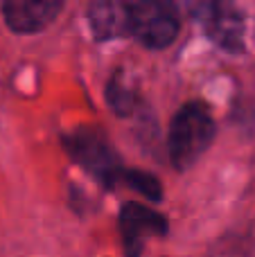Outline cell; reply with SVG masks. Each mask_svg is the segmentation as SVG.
Instances as JSON below:
<instances>
[{"instance_id": "obj_8", "label": "cell", "mask_w": 255, "mask_h": 257, "mask_svg": "<svg viewBox=\"0 0 255 257\" xmlns=\"http://www.w3.org/2000/svg\"><path fill=\"white\" fill-rule=\"evenodd\" d=\"M106 99L117 115H129L136 106V93L126 86V81L120 75L113 77L111 84L106 86Z\"/></svg>"}, {"instance_id": "obj_4", "label": "cell", "mask_w": 255, "mask_h": 257, "mask_svg": "<svg viewBox=\"0 0 255 257\" xmlns=\"http://www.w3.org/2000/svg\"><path fill=\"white\" fill-rule=\"evenodd\" d=\"M63 0H5L3 14L7 25L18 34H34L59 16Z\"/></svg>"}, {"instance_id": "obj_2", "label": "cell", "mask_w": 255, "mask_h": 257, "mask_svg": "<svg viewBox=\"0 0 255 257\" xmlns=\"http://www.w3.org/2000/svg\"><path fill=\"white\" fill-rule=\"evenodd\" d=\"M179 27V12L172 0H134L131 3L129 34H134L147 48L161 50L174 43Z\"/></svg>"}, {"instance_id": "obj_9", "label": "cell", "mask_w": 255, "mask_h": 257, "mask_svg": "<svg viewBox=\"0 0 255 257\" xmlns=\"http://www.w3.org/2000/svg\"><path fill=\"white\" fill-rule=\"evenodd\" d=\"M122 183L129 185L131 190L140 192V194L147 196V199H152V201L161 199V183L145 172H129V169H126L124 176H122Z\"/></svg>"}, {"instance_id": "obj_6", "label": "cell", "mask_w": 255, "mask_h": 257, "mask_svg": "<svg viewBox=\"0 0 255 257\" xmlns=\"http://www.w3.org/2000/svg\"><path fill=\"white\" fill-rule=\"evenodd\" d=\"M88 23L99 41L120 39L131 25V0H90Z\"/></svg>"}, {"instance_id": "obj_3", "label": "cell", "mask_w": 255, "mask_h": 257, "mask_svg": "<svg viewBox=\"0 0 255 257\" xmlns=\"http://www.w3.org/2000/svg\"><path fill=\"white\" fill-rule=\"evenodd\" d=\"M68 149L70 154L93 174L95 178H99L106 185L122 181L124 169H122L117 156L113 154V149L93 131H79L68 140Z\"/></svg>"}, {"instance_id": "obj_1", "label": "cell", "mask_w": 255, "mask_h": 257, "mask_svg": "<svg viewBox=\"0 0 255 257\" xmlns=\"http://www.w3.org/2000/svg\"><path fill=\"white\" fill-rule=\"evenodd\" d=\"M215 138V122L203 104H185L170 128V158L176 169H188Z\"/></svg>"}, {"instance_id": "obj_5", "label": "cell", "mask_w": 255, "mask_h": 257, "mask_svg": "<svg viewBox=\"0 0 255 257\" xmlns=\"http://www.w3.org/2000/svg\"><path fill=\"white\" fill-rule=\"evenodd\" d=\"M120 228H122V241H124L126 257H140L145 237L165 232L167 223L165 217H161L158 212L145 208V205L126 203L120 214Z\"/></svg>"}, {"instance_id": "obj_7", "label": "cell", "mask_w": 255, "mask_h": 257, "mask_svg": "<svg viewBox=\"0 0 255 257\" xmlns=\"http://www.w3.org/2000/svg\"><path fill=\"white\" fill-rule=\"evenodd\" d=\"M206 32L217 45L226 50H239L244 41V21L235 9L221 5V9L206 23Z\"/></svg>"}, {"instance_id": "obj_10", "label": "cell", "mask_w": 255, "mask_h": 257, "mask_svg": "<svg viewBox=\"0 0 255 257\" xmlns=\"http://www.w3.org/2000/svg\"><path fill=\"white\" fill-rule=\"evenodd\" d=\"M181 3H183V7L188 9L190 16L201 21L203 25H206V23L221 9L224 0H181Z\"/></svg>"}]
</instances>
